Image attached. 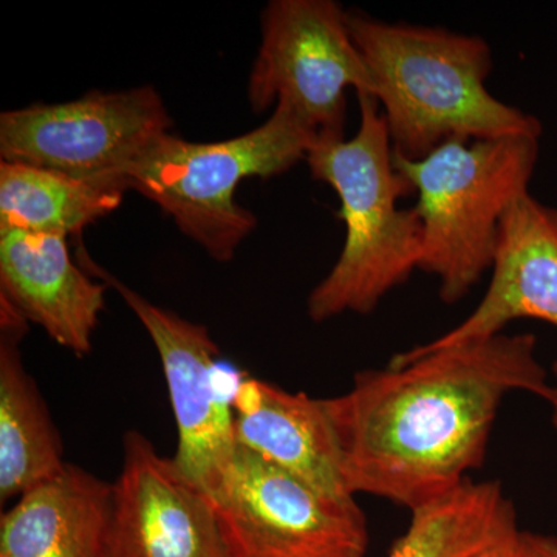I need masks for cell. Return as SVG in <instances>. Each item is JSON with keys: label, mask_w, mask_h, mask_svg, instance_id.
Masks as SVG:
<instances>
[{"label": "cell", "mask_w": 557, "mask_h": 557, "mask_svg": "<svg viewBox=\"0 0 557 557\" xmlns=\"http://www.w3.org/2000/svg\"><path fill=\"white\" fill-rule=\"evenodd\" d=\"M395 156L421 160L453 138L542 135L536 116L487 90L493 50L478 35L348 13Z\"/></svg>", "instance_id": "7a4b0ae2"}, {"label": "cell", "mask_w": 557, "mask_h": 557, "mask_svg": "<svg viewBox=\"0 0 557 557\" xmlns=\"http://www.w3.org/2000/svg\"><path fill=\"white\" fill-rule=\"evenodd\" d=\"M104 557H231L211 500L138 431L123 440Z\"/></svg>", "instance_id": "30bf717a"}, {"label": "cell", "mask_w": 557, "mask_h": 557, "mask_svg": "<svg viewBox=\"0 0 557 557\" xmlns=\"http://www.w3.org/2000/svg\"><path fill=\"white\" fill-rule=\"evenodd\" d=\"M317 132L284 104L274 106L262 126L218 143H190L170 134L149 146L121 174L174 219L212 259L230 262L258 226L237 205L236 189L248 177L269 178L306 160Z\"/></svg>", "instance_id": "5b68a950"}, {"label": "cell", "mask_w": 557, "mask_h": 557, "mask_svg": "<svg viewBox=\"0 0 557 557\" xmlns=\"http://www.w3.org/2000/svg\"><path fill=\"white\" fill-rule=\"evenodd\" d=\"M233 410L237 446L324 493L351 496L344 485L338 443L324 399L242 376Z\"/></svg>", "instance_id": "4fadbf2b"}, {"label": "cell", "mask_w": 557, "mask_h": 557, "mask_svg": "<svg viewBox=\"0 0 557 557\" xmlns=\"http://www.w3.org/2000/svg\"><path fill=\"white\" fill-rule=\"evenodd\" d=\"M89 273L115 288L159 351L178 443L174 461L205 494L214 490L237 449L233 397L242 376L220 369L219 348L205 325L149 302L87 258Z\"/></svg>", "instance_id": "9c48e42d"}, {"label": "cell", "mask_w": 557, "mask_h": 557, "mask_svg": "<svg viewBox=\"0 0 557 557\" xmlns=\"http://www.w3.org/2000/svg\"><path fill=\"white\" fill-rule=\"evenodd\" d=\"M231 557H364L368 518L335 496L237 446L207 494Z\"/></svg>", "instance_id": "8992f818"}, {"label": "cell", "mask_w": 557, "mask_h": 557, "mask_svg": "<svg viewBox=\"0 0 557 557\" xmlns=\"http://www.w3.org/2000/svg\"><path fill=\"white\" fill-rule=\"evenodd\" d=\"M518 319L557 327V208L530 193L502 220L491 282L479 306L457 327L424 344L448 347L490 338Z\"/></svg>", "instance_id": "8fae6325"}, {"label": "cell", "mask_w": 557, "mask_h": 557, "mask_svg": "<svg viewBox=\"0 0 557 557\" xmlns=\"http://www.w3.org/2000/svg\"><path fill=\"white\" fill-rule=\"evenodd\" d=\"M113 483L67 463L0 518V557H104Z\"/></svg>", "instance_id": "5bb4252c"}, {"label": "cell", "mask_w": 557, "mask_h": 557, "mask_svg": "<svg viewBox=\"0 0 557 557\" xmlns=\"http://www.w3.org/2000/svg\"><path fill=\"white\" fill-rule=\"evenodd\" d=\"M373 97L368 64L351 38L348 13L333 0H273L248 83L255 112L292 109L318 137L344 138L347 90Z\"/></svg>", "instance_id": "52a82bcc"}, {"label": "cell", "mask_w": 557, "mask_h": 557, "mask_svg": "<svg viewBox=\"0 0 557 557\" xmlns=\"http://www.w3.org/2000/svg\"><path fill=\"white\" fill-rule=\"evenodd\" d=\"M471 557H557V537L518 527Z\"/></svg>", "instance_id": "ac0fdd59"}, {"label": "cell", "mask_w": 557, "mask_h": 557, "mask_svg": "<svg viewBox=\"0 0 557 557\" xmlns=\"http://www.w3.org/2000/svg\"><path fill=\"white\" fill-rule=\"evenodd\" d=\"M127 186L119 180L91 182L30 164L0 163V233H79L115 211Z\"/></svg>", "instance_id": "2e32d148"}, {"label": "cell", "mask_w": 557, "mask_h": 557, "mask_svg": "<svg viewBox=\"0 0 557 557\" xmlns=\"http://www.w3.org/2000/svg\"><path fill=\"white\" fill-rule=\"evenodd\" d=\"M518 527V511L500 482L468 479L412 509L408 530L387 557H471Z\"/></svg>", "instance_id": "e0dca14e"}, {"label": "cell", "mask_w": 557, "mask_h": 557, "mask_svg": "<svg viewBox=\"0 0 557 557\" xmlns=\"http://www.w3.org/2000/svg\"><path fill=\"white\" fill-rule=\"evenodd\" d=\"M357 97V135L318 137L306 157L311 177L327 183L339 197V219L346 226L338 260L307 302L314 322L372 313L420 269L423 225L416 208L398 207L413 194L412 185L395 166L379 101L370 95Z\"/></svg>", "instance_id": "3957f363"}, {"label": "cell", "mask_w": 557, "mask_h": 557, "mask_svg": "<svg viewBox=\"0 0 557 557\" xmlns=\"http://www.w3.org/2000/svg\"><path fill=\"white\" fill-rule=\"evenodd\" d=\"M530 333L448 347L420 344L324 399L348 494L409 511L482 468L498 409L512 392L548 399L552 383Z\"/></svg>", "instance_id": "6da1fadb"}, {"label": "cell", "mask_w": 557, "mask_h": 557, "mask_svg": "<svg viewBox=\"0 0 557 557\" xmlns=\"http://www.w3.org/2000/svg\"><path fill=\"white\" fill-rule=\"evenodd\" d=\"M553 373H555V380H553L552 391H549L547 401L549 403V406H552V421L557 431V362L555 364V369H553Z\"/></svg>", "instance_id": "d6986e66"}, {"label": "cell", "mask_w": 557, "mask_h": 557, "mask_svg": "<svg viewBox=\"0 0 557 557\" xmlns=\"http://www.w3.org/2000/svg\"><path fill=\"white\" fill-rule=\"evenodd\" d=\"M171 127L153 87L90 91L62 104L3 112L0 157L73 178L123 182V171Z\"/></svg>", "instance_id": "ba28073f"}, {"label": "cell", "mask_w": 557, "mask_h": 557, "mask_svg": "<svg viewBox=\"0 0 557 557\" xmlns=\"http://www.w3.org/2000/svg\"><path fill=\"white\" fill-rule=\"evenodd\" d=\"M0 502L60 474L67 461L57 424L22 362L28 321L0 296Z\"/></svg>", "instance_id": "9a60e30c"}, {"label": "cell", "mask_w": 557, "mask_h": 557, "mask_svg": "<svg viewBox=\"0 0 557 557\" xmlns=\"http://www.w3.org/2000/svg\"><path fill=\"white\" fill-rule=\"evenodd\" d=\"M539 137L453 138L421 160L395 156L417 194L423 225L420 269L438 281L448 306L460 302L493 269L502 220L530 193Z\"/></svg>", "instance_id": "277c9868"}, {"label": "cell", "mask_w": 557, "mask_h": 557, "mask_svg": "<svg viewBox=\"0 0 557 557\" xmlns=\"http://www.w3.org/2000/svg\"><path fill=\"white\" fill-rule=\"evenodd\" d=\"M0 287L22 317L54 343L86 357L106 307L104 282L84 273L60 234L0 233Z\"/></svg>", "instance_id": "7c38bea8"}]
</instances>
